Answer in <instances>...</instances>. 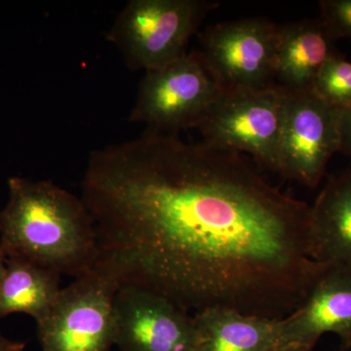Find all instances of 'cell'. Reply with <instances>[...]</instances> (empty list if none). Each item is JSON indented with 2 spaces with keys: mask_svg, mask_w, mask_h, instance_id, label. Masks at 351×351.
I'll return each mask as SVG.
<instances>
[{
  "mask_svg": "<svg viewBox=\"0 0 351 351\" xmlns=\"http://www.w3.org/2000/svg\"><path fill=\"white\" fill-rule=\"evenodd\" d=\"M82 198L98 262L188 313L284 319L325 267L309 255L308 205L205 141L145 130L92 152Z\"/></svg>",
  "mask_w": 351,
  "mask_h": 351,
  "instance_id": "cell-1",
  "label": "cell"
},
{
  "mask_svg": "<svg viewBox=\"0 0 351 351\" xmlns=\"http://www.w3.org/2000/svg\"><path fill=\"white\" fill-rule=\"evenodd\" d=\"M0 212V249L18 258L76 277L99 261L94 219L82 198L51 181L13 177Z\"/></svg>",
  "mask_w": 351,
  "mask_h": 351,
  "instance_id": "cell-2",
  "label": "cell"
},
{
  "mask_svg": "<svg viewBox=\"0 0 351 351\" xmlns=\"http://www.w3.org/2000/svg\"><path fill=\"white\" fill-rule=\"evenodd\" d=\"M219 6L212 0H130L107 38L131 71H158L188 54L189 40Z\"/></svg>",
  "mask_w": 351,
  "mask_h": 351,
  "instance_id": "cell-3",
  "label": "cell"
},
{
  "mask_svg": "<svg viewBox=\"0 0 351 351\" xmlns=\"http://www.w3.org/2000/svg\"><path fill=\"white\" fill-rule=\"evenodd\" d=\"M223 90L199 51L189 52L165 68L145 73L128 119L144 124L147 131L179 136L199 129Z\"/></svg>",
  "mask_w": 351,
  "mask_h": 351,
  "instance_id": "cell-4",
  "label": "cell"
},
{
  "mask_svg": "<svg viewBox=\"0 0 351 351\" xmlns=\"http://www.w3.org/2000/svg\"><path fill=\"white\" fill-rule=\"evenodd\" d=\"M114 274L98 262L62 289L38 324L43 351H110L115 346Z\"/></svg>",
  "mask_w": 351,
  "mask_h": 351,
  "instance_id": "cell-5",
  "label": "cell"
},
{
  "mask_svg": "<svg viewBox=\"0 0 351 351\" xmlns=\"http://www.w3.org/2000/svg\"><path fill=\"white\" fill-rule=\"evenodd\" d=\"M289 94L278 85L267 89L223 90L199 127L205 142L247 152L276 171Z\"/></svg>",
  "mask_w": 351,
  "mask_h": 351,
  "instance_id": "cell-6",
  "label": "cell"
},
{
  "mask_svg": "<svg viewBox=\"0 0 351 351\" xmlns=\"http://www.w3.org/2000/svg\"><path fill=\"white\" fill-rule=\"evenodd\" d=\"M279 25L265 18L219 23L200 36L201 56L223 90L274 86Z\"/></svg>",
  "mask_w": 351,
  "mask_h": 351,
  "instance_id": "cell-7",
  "label": "cell"
},
{
  "mask_svg": "<svg viewBox=\"0 0 351 351\" xmlns=\"http://www.w3.org/2000/svg\"><path fill=\"white\" fill-rule=\"evenodd\" d=\"M341 114L313 91L289 94L276 172L316 188L331 157L341 152Z\"/></svg>",
  "mask_w": 351,
  "mask_h": 351,
  "instance_id": "cell-8",
  "label": "cell"
},
{
  "mask_svg": "<svg viewBox=\"0 0 351 351\" xmlns=\"http://www.w3.org/2000/svg\"><path fill=\"white\" fill-rule=\"evenodd\" d=\"M115 346L120 351H196L193 317L162 295L120 286L115 295Z\"/></svg>",
  "mask_w": 351,
  "mask_h": 351,
  "instance_id": "cell-9",
  "label": "cell"
},
{
  "mask_svg": "<svg viewBox=\"0 0 351 351\" xmlns=\"http://www.w3.org/2000/svg\"><path fill=\"white\" fill-rule=\"evenodd\" d=\"M341 339L351 348V267L325 265L301 306L281 321V345L314 348L322 335Z\"/></svg>",
  "mask_w": 351,
  "mask_h": 351,
  "instance_id": "cell-10",
  "label": "cell"
},
{
  "mask_svg": "<svg viewBox=\"0 0 351 351\" xmlns=\"http://www.w3.org/2000/svg\"><path fill=\"white\" fill-rule=\"evenodd\" d=\"M334 40L320 18L279 25L276 84L291 95L313 91L320 69L336 54Z\"/></svg>",
  "mask_w": 351,
  "mask_h": 351,
  "instance_id": "cell-11",
  "label": "cell"
},
{
  "mask_svg": "<svg viewBox=\"0 0 351 351\" xmlns=\"http://www.w3.org/2000/svg\"><path fill=\"white\" fill-rule=\"evenodd\" d=\"M307 242L314 262L351 267V171L330 180L309 206Z\"/></svg>",
  "mask_w": 351,
  "mask_h": 351,
  "instance_id": "cell-12",
  "label": "cell"
},
{
  "mask_svg": "<svg viewBox=\"0 0 351 351\" xmlns=\"http://www.w3.org/2000/svg\"><path fill=\"white\" fill-rule=\"evenodd\" d=\"M196 351H270L281 345V321L210 308L193 316Z\"/></svg>",
  "mask_w": 351,
  "mask_h": 351,
  "instance_id": "cell-13",
  "label": "cell"
},
{
  "mask_svg": "<svg viewBox=\"0 0 351 351\" xmlns=\"http://www.w3.org/2000/svg\"><path fill=\"white\" fill-rule=\"evenodd\" d=\"M61 274L47 267L18 258H6L5 272L0 284V319L13 313H25L43 320L54 306Z\"/></svg>",
  "mask_w": 351,
  "mask_h": 351,
  "instance_id": "cell-14",
  "label": "cell"
},
{
  "mask_svg": "<svg viewBox=\"0 0 351 351\" xmlns=\"http://www.w3.org/2000/svg\"><path fill=\"white\" fill-rule=\"evenodd\" d=\"M313 92L339 110L351 108V63L332 55L325 63L314 82Z\"/></svg>",
  "mask_w": 351,
  "mask_h": 351,
  "instance_id": "cell-15",
  "label": "cell"
},
{
  "mask_svg": "<svg viewBox=\"0 0 351 351\" xmlns=\"http://www.w3.org/2000/svg\"><path fill=\"white\" fill-rule=\"evenodd\" d=\"M320 19L332 38L351 39V0H323Z\"/></svg>",
  "mask_w": 351,
  "mask_h": 351,
  "instance_id": "cell-16",
  "label": "cell"
},
{
  "mask_svg": "<svg viewBox=\"0 0 351 351\" xmlns=\"http://www.w3.org/2000/svg\"><path fill=\"white\" fill-rule=\"evenodd\" d=\"M341 152L351 157V108L341 114Z\"/></svg>",
  "mask_w": 351,
  "mask_h": 351,
  "instance_id": "cell-17",
  "label": "cell"
},
{
  "mask_svg": "<svg viewBox=\"0 0 351 351\" xmlns=\"http://www.w3.org/2000/svg\"><path fill=\"white\" fill-rule=\"evenodd\" d=\"M25 343L6 338L0 332V351H23Z\"/></svg>",
  "mask_w": 351,
  "mask_h": 351,
  "instance_id": "cell-18",
  "label": "cell"
},
{
  "mask_svg": "<svg viewBox=\"0 0 351 351\" xmlns=\"http://www.w3.org/2000/svg\"><path fill=\"white\" fill-rule=\"evenodd\" d=\"M270 351H313V348L301 345V343H282Z\"/></svg>",
  "mask_w": 351,
  "mask_h": 351,
  "instance_id": "cell-19",
  "label": "cell"
},
{
  "mask_svg": "<svg viewBox=\"0 0 351 351\" xmlns=\"http://www.w3.org/2000/svg\"><path fill=\"white\" fill-rule=\"evenodd\" d=\"M6 267V256L3 253V251L0 249V284L2 282L3 279L4 272H5Z\"/></svg>",
  "mask_w": 351,
  "mask_h": 351,
  "instance_id": "cell-20",
  "label": "cell"
}]
</instances>
